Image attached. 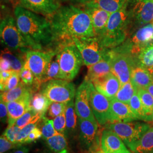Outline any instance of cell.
<instances>
[{"label": "cell", "mask_w": 153, "mask_h": 153, "mask_svg": "<svg viewBox=\"0 0 153 153\" xmlns=\"http://www.w3.org/2000/svg\"></svg>", "instance_id": "6f0895ef"}, {"label": "cell", "mask_w": 153, "mask_h": 153, "mask_svg": "<svg viewBox=\"0 0 153 153\" xmlns=\"http://www.w3.org/2000/svg\"><path fill=\"white\" fill-rule=\"evenodd\" d=\"M149 124L150 125V126H153V119L152 120V121H150V122H149Z\"/></svg>", "instance_id": "db71d44e"}, {"label": "cell", "mask_w": 153, "mask_h": 153, "mask_svg": "<svg viewBox=\"0 0 153 153\" xmlns=\"http://www.w3.org/2000/svg\"><path fill=\"white\" fill-rule=\"evenodd\" d=\"M89 153H105L102 150L100 146V143H94L93 145L88 149Z\"/></svg>", "instance_id": "c3c4849f"}, {"label": "cell", "mask_w": 153, "mask_h": 153, "mask_svg": "<svg viewBox=\"0 0 153 153\" xmlns=\"http://www.w3.org/2000/svg\"><path fill=\"white\" fill-rule=\"evenodd\" d=\"M40 115H42L36 113L34 110L30 108L16 121L14 125L22 129Z\"/></svg>", "instance_id": "74e56055"}, {"label": "cell", "mask_w": 153, "mask_h": 153, "mask_svg": "<svg viewBox=\"0 0 153 153\" xmlns=\"http://www.w3.org/2000/svg\"><path fill=\"white\" fill-rule=\"evenodd\" d=\"M16 25L30 49L43 50L55 43L50 21L21 6L14 9Z\"/></svg>", "instance_id": "7a4b0ae2"}, {"label": "cell", "mask_w": 153, "mask_h": 153, "mask_svg": "<svg viewBox=\"0 0 153 153\" xmlns=\"http://www.w3.org/2000/svg\"><path fill=\"white\" fill-rule=\"evenodd\" d=\"M0 117L1 120L3 123H5L8 121V110L7 104L1 101L0 102Z\"/></svg>", "instance_id": "f6af8a7d"}, {"label": "cell", "mask_w": 153, "mask_h": 153, "mask_svg": "<svg viewBox=\"0 0 153 153\" xmlns=\"http://www.w3.org/2000/svg\"><path fill=\"white\" fill-rule=\"evenodd\" d=\"M61 79L60 68L57 56L56 55L52 59L42 79V84L52 79Z\"/></svg>", "instance_id": "836d02e7"}, {"label": "cell", "mask_w": 153, "mask_h": 153, "mask_svg": "<svg viewBox=\"0 0 153 153\" xmlns=\"http://www.w3.org/2000/svg\"><path fill=\"white\" fill-rule=\"evenodd\" d=\"M91 83L84 79L76 90L75 95V109L79 118L96 121L90 103Z\"/></svg>", "instance_id": "4fadbf2b"}, {"label": "cell", "mask_w": 153, "mask_h": 153, "mask_svg": "<svg viewBox=\"0 0 153 153\" xmlns=\"http://www.w3.org/2000/svg\"><path fill=\"white\" fill-rule=\"evenodd\" d=\"M66 104L59 102H52L48 109V115L51 118H55L65 112Z\"/></svg>", "instance_id": "f35d334b"}, {"label": "cell", "mask_w": 153, "mask_h": 153, "mask_svg": "<svg viewBox=\"0 0 153 153\" xmlns=\"http://www.w3.org/2000/svg\"><path fill=\"white\" fill-rule=\"evenodd\" d=\"M53 121L55 130L58 133L65 135L66 128V121L65 112L55 117Z\"/></svg>", "instance_id": "60d3db41"}, {"label": "cell", "mask_w": 153, "mask_h": 153, "mask_svg": "<svg viewBox=\"0 0 153 153\" xmlns=\"http://www.w3.org/2000/svg\"><path fill=\"white\" fill-rule=\"evenodd\" d=\"M146 90L152 95V96L153 97V81L149 85V86L146 88Z\"/></svg>", "instance_id": "816d5d0a"}, {"label": "cell", "mask_w": 153, "mask_h": 153, "mask_svg": "<svg viewBox=\"0 0 153 153\" xmlns=\"http://www.w3.org/2000/svg\"><path fill=\"white\" fill-rule=\"evenodd\" d=\"M126 1L127 0H90L88 2L98 6L110 13H112L122 8Z\"/></svg>", "instance_id": "1f68e13d"}, {"label": "cell", "mask_w": 153, "mask_h": 153, "mask_svg": "<svg viewBox=\"0 0 153 153\" xmlns=\"http://www.w3.org/2000/svg\"><path fill=\"white\" fill-rule=\"evenodd\" d=\"M131 81L136 90L146 89L153 81V74L148 69L136 66L131 71Z\"/></svg>", "instance_id": "7402d4cb"}, {"label": "cell", "mask_w": 153, "mask_h": 153, "mask_svg": "<svg viewBox=\"0 0 153 153\" xmlns=\"http://www.w3.org/2000/svg\"><path fill=\"white\" fill-rule=\"evenodd\" d=\"M0 36L1 43L6 48L23 52L31 49L18 27L16 19L13 16H7L1 19Z\"/></svg>", "instance_id": "5b68a950"}, {"label": "cell", "mask_w": 153, "mask_h": 153, "mask_svg": "<svg viewBox=\"0 0 153 153\" xmlns=\"http://www.w3.org/2000/svg\"><path fill=\"white\" fill-rule=\"evenodd\" d=\"M90 103L93 114L100 126L109 123L110 100L98 92L94 88L93 83L91 85Z\"/></svg>", "instance_id": "5bb4252c"}, {"label": "cell", "mask_w": 153, "mask_h": 153, "mask_svg": "<svg viewBox=\"0 0 153 153\" xmlns=\"http://www.w3.org/2000/svg\"><path fill=\"white\" fill-rule=\"evenodd\" d=\"M109 50L108 54L103 60L88 67V73L85 79L92 82L99 78L104 76L111 72V55L109 53Z\"/></svg>", "instance_id": "603a6c76"}, {"label": "cell", "mask_w": 153, "mask_h": 153, "mask_svg": "<svg viewBox=\"0 0 153 153\" xmlns=\"http://www.w3.org/2000/svg\"><path fill=\"white\" fill-rule=\"evenodd\" d=\"M42 136V132L39 129V128L36 126L28 134L27 137L25 140L24 143H28L33 142L37 140H39Z\"/></svg>", "instance_id": "ee69618b"}, {"label": "cell", "mask_w": 153, "mask_h": 153, "mask_svg": "<svg viewBox=\"0 0 153 153\" xmlns=\"http://www.w3.org/2000/svg\"><path fill=\"white\" fill-rule=\"evenodd\" d=\"M66 128L65 134L68 136L76 129V115L74 99L66 104L65 112Z\"/></svg>", "instance_id": "f546056e"}, {"label": "cell", "mask_w": 153, "mask_h": 153, "mask_svg": "<svg viewBox=\"0 0 153 153\" xmlns=\"http://www.w3.org/2000/svg\"><path fill=\"white\" fill-rule=\"evenodd\" d=\"M57 57L60 68L61 79L73 80L84 64L82 55L74 42L57 44Z\"/></svg>", "instance_id": "277c9868"}, {"label": "cell", "mask_w": 153, "mask_h": 153, "mask_svg": "<svg viewBox=\"0 0 153 153\" xmlns=\"http://www.w3.org/2000/svg\"><path fill=\"white\" fill-rule=\"evenodd\" d=\"M106 126L107 129L115 132L129 149L137 143L150 128L149 124L134 121L108 123Z\"/></svg>", "instance_id": "8992f818"}, {"label": "cell", "mask_w": 153, "mask_h": 153, "mask_svg": "<svg viewBox=\"0 0 153 153\" xmlns=\"http://www.w3.org/2000/svg\"><path fill=\"white\" fill-rule=\"evenodd\" d=\"M109 53L111 72L119 79L121 85L130 81L132 69L137 63L134 57L128 53L116 52L112 49L109 50Z\"/></svg>", "instance_id": "7c38bea8"}, {"label": "cell", "mask_w": 153, "mask_h": 153, "mask_svg": "<svg viewBox=\"0 0 153 153\" xmlns=\"http://www.w3.org/2000/svg\"><path fill=\"white\" fill-rule=\"evenodd\" d=\"M0 69L1 71H11V65L9 61L4 57L1 56L0 59Z\"/></svg>", "instance_id": "7dc6e473"}, {"label": "cell", "mask_w": 153, "mask_h": 153, "mask_svg": "<svg viewBox=\"0 0 153 153\" xmlns=\"http://www.w3.org/2000/svg\"><path fill=\"white\" fill-rule=\"evenodd\" d=\"M14 71H0V87H2L7 81V80L11 76Z\"/></svg>", "instance_id": "bcb514c9"}, {"label": "cell", "mask_w": 153, "mask_h": 153, "mask_svg": "<svg viewBox=\"0 0 153 153\" xmlns=\"http://www.w3.org/2000/svg\"><path fill=\"white\" fill-rule=\"evenodd\" d=\"M136 91V88H134L130 81L124 85H121L120 88L116 94L114 98L123 103L129 104L133 95Z\"/></svg>", "instance_id": "d6a6232c"}, {"label": "cell", "mask_w": 153, "mask_h": 153, "mask_svg": "<svg viewBox=\"0 0 153 153\" xmlns=\"http://www.w3.org/2000/svg\"><path fill=\"white\" fill-rule=\"evenodd\" d=\"M41 93L51 102L67 104L74 99L76 88L72 82L65 79H52L42 84Z\"/></svg>", "instance_id": "ba28073f"}, {"label": "cell", "mask_w": 153, "mask_h": 153, "mask_svg": "<svg viewBox=\"0 0 153 153\" xmlns=\"http://www.w3.org/2000/svg\"><path fill=\"white\" fill-rule=\"evenodd\" d=\"M130 149L133 153H153V126Z\"/></svg>", "instance_id": "cb8c5ba5"}, {"label": "cell", "mask_w": 153, "mask_h": 153, "mask_svg": "<svg viewBox=\"0 0 153 153\" xmlns=\"http://www.w3.org/2000/svg\"><path fill=\"white\" fill-rule=\"evenodd\" d=\"M49 21L57 45L73 42L76 38L95 36L90 16L82 8L74 5L61 6Z\"/></svg>", "instance_id": "6da1fadb"}, {"label": "cell", "mask_w": 153, "mask_h": 153, "mask_svg": "<svg viewBox=\"0 0 153 153\" xmlns=\"http://www.w3.org/2000/svg\"><path fill=\"white\" fill-rule=\"evenodd\" d=\"M137 65L148 69L153 68V43L142 49L137 55Z\"/></svg>", "instance_id": "4dcf8cb0"}, {"label": "cell", "mask_w": 153, "mask_h": 153, "mask_svg": "<svg viewBox=\"0 0 153 153\" xmlns=\"http://www.w3.org/2000/svg\"><path fill=\"white\" fill-rule=\"evenodd\" d=\"M153 43V25L150 22L139 28L123 44L112 49L116 52L125 53L134 57Z\"/></svg>", "instance_id": "30bf717a"}, {"label": "cell", "mask_w": 153, "mask_h": 153, "mask_svg": "<svg viewBox=\"0 0 153 153\" xmlns=\"http://www.w3.org/2000/svg\"><path fill=\"white\" fill-rule=\"evenodd\" d=\"M137 120L131 111L129 104L123 103L115 98L110 100L108 123L115 122L127 123Z\"/></svg>", "instance_id": "e0dca14e"}, {"label": "cell", "mask_w": 153, "mask_h": 153, "mask_svg": "<svg viewBox=\"0 0 153 153\" xmlns=\"http://www.w3.org/2000/svg\"><path fill=\"white\" fill-rule=\"evenodd\" d=\"M42 120L43 121V125L41 131L42 132V136L45 140L59 133L55 130L52 120H49L44 116L42 117Z\"/></svg>", "instance_id": "8d00e7d4"}, {"label": "cell", "mask_w": 153, "mask_h": 153, "mask_svg": "<svg viewBox=\"0 0 153 153\" xmlns=\"http://www.w3.org/2000/svg\"><path fill=\"white\" fill-rule=\"evenodd\" d=\"M19 146V145L11 142L3 135L0 137V153H4L11 149Z\"/></svg>", "instance_id": "7bdbcfd3"}, {"label": "cell", "mask_w": 153, "mask_h": 153, "mask_svg": "<svg viewBox=\"0 0 153 153\" xmlns=\"http://www.w3.org/2000/svg\"><path fill=\"white\" fill-rule=\"evenodd\" d=\"M28 93H33L31 88L24 85L21 81L16 88L1 93V101L6 103L15 101Z\"/></svg>", "instance_id": "d4e9b609"}, {"label": "cell", "mask_w": 153, "mask_h": 153, "mask_svg": "<svg viewBox=\"0 0 153 153\" xmlns=\"http://www.w3.org/2000/svg\"><path fill=\"white\" fill-rule=\"evenodd\" d=\"M56 54V49L47 51L28 49L25 53L26 61L24 66L33 72L36 81L41 86L49 63Z\"/></svg>", "instance_id": "9c48e42d"}, {"label": "cell", "mask_w": 153, "mask_h": 153, "mask_svg": "<svg viewBox=\"0 0 153 153\" xmlns=\"http://www.w3.org/2000/svg\"><path fill=\"white\" fill-rule=\"evenodd\" d=\"M61 0H20L24 8L44 16H52L61 7Z\"/></svg>", "instance_id": "2e32d148"}, {"label": "cell", "mask_w": 153, "mask_h": 153, "mask_svg": "<svg viewBox=\"0 0 153 153\" xmlns=\"http://www.w3.org/2000/svg\"><path fill=\"white\" fill-rule=\"evenodd\" d=\"M129 104L133 114L135 116L137 120L144 121L146 122V117L145 111L137 91L133 95Z\"/></svg>", "instance_id": "e575fe53"}, {"label": "cell", "mask_w": 153, "mask_h": 153, "mask_svg": "<svg viewBox=\"0 0 153 153\" xmlns=\"http://www.w3.org/2000/svg\"><path fill=\"white\" fill-rule=\"evenodd\" d=\"M79 140L83 148L89 149L95 141L98 133V126L97 121L79 118Z\"/></svg>", "instance_id": "ffe728a7"}, {"label": "cell", "mask_w": 153, "mask_h": 153, "mask_svg": "<svg viewBox=\"0 0 153 153\" xmlns=\"http://www.w3.org/2000/svg\"><path fill=\"white\" fill-rule=\"evenodd\" d=\"M126 5L131 25L142 26L152 21L153 0H127Z\"/></svg>", "instance_id": "8fae6325"}, {"label": "cell", "mask_w": 153, "mask_h": 153, "mask_svg": "<svg viewBox=\"0 0 153 153\" xmlns=\"http://www.w3.org/2000/svg\"><path fill=\"white\" fill-rule=\"evenodd\" d=\"M43 117V116L42 115L39 116L35 119H34L30 123L21 129L16 138V143L17 144L21 146V145L24 143V141L27 137L28 134L36 126H37L39 123L40 121V120Z\"/></svg>", "instance_id": "d590c367"}, {"label": "cell", "mask_w": 153, "mask_h": 153, "mask_svg": "<svg viewBox=\"0 0 153 153\" xmlns=\"http://www.w3.org/2000/svg\"><path fill=\"white\" fill-rule=\"evenodd\" d=\"M21 128L16 126H8L3 133V136L9 140L10 141L16 143V138L21 131Z\"/></svg>", "instance_id": "b9f144b4"}, {"label": "cell", "mask_w": 153, "mask_h": 153, "mask_svg": "<svg viewBox=\"0 0 153 153\" xmlns=\"http://www.w3.org/2000/svg\"><path fill=\"white\" fill-rule=\"evenodd\" d=\"M81 6L91 19L95 36L100 37L104 33L111 13L88 2Z\"/></svg>", "instance_id": "9a60e30c"}, {"label": "cell", "mask_w": 153, "mask_h": 153, "mask_svg": "<svg viewBox=\"0 0 153 153\" xmlns=\"http://www.w3.org/2000/svg\"><path fill=\"white\" fill-rule=\"evenodd\" d=\"M90 0H61L62 2H70L72 4H78L80 5L84 4L86 2H88Z\"/></svg>", "instance_id": "681fc988"}, {"label": "cell", "mask_w": 153, "mask_h": 153, "mask_svg": "<svg viewBox=\"0 0 153 153\" xmlns=\"http://www.w3.org/2000/svg\"><path fill=\"white\" fill-rule=\"evenodd\" d=\"M88 153H89V152H88Z\"/></svg>", "instance_id": "680465c9"}, {"label": "cell", "mask_w": 153, "mask_h": 153, "mask_svg": "<svg viewBox=\"0 0 153 153\" xmlns=\"http://www.w3.org/2000/svg\"><path fill=\"white\" fill-rule=\"evenodd\" d=\"M73 42L82 55L84 64L88 67L103 60L109 50L103 47L96 36L74 38Z\"/></svg>", "instance_id": "52a82bcc"}, {"label": "cell", "mask_w": 153, "mask_h": 153, "mask_svg": "<svg viewBox=\"0 0 153 153\" xmlns=\"http://www.w3.org/2000/svg\"><path fill=\"white\" fill-rule=\"evenodd\" d=\"M131 26L125 4L120 10L111 14L104 33L98 38L104 47L114 49L126 41Z\"/></svg>", "instance_id": "3957f363"}, {"label": "cell", "mask_w": 153, "mask_h": 153, "mask_svg": "<svg viewBox=\"0 0 153 153\" xmlns=\"http://www.w3.org/2000/svg\"><path fill=\"white\" fill-rule=\"evenodd\" d=\"M15 52L5 48L2 51L1 56L4 57L9 61L12 71L19 73L24 66L26 58L23 59L22 56Z\"/></svg>", "instance_id": "484cf974"}, {"label": "cell", "mask_w": 153, "mask_h": 153, "mask_svg": "<svg viewBox=\"0 0 153 153\" xmlns=\"http://www.w3.org/2000/svg\"><path fill=\"white\" fill-rule=\"evenodd\" d=\"M49 149L55 153H68V142L65 135L59 133L46 140Z\"/></svg>", "instance_id": "83f0119b"}, {"label": "cell", "mask_w": 153, "mask_h": 153, "mask_svg": "<svg viewBox=\"0 0 153 153\" xmlns=\"http://www.w3.org/2000/svg\"><path fill=\"white\" fill-rule=\"evenodd\" d=\"M28 153V149L26 147H21L18 149L16 150L15 152L13 153Z\"/></svg>", "instance_id": "f907efd6"}, {"label": "cell", "mask_w": 153, "mask_h": 153, "mask_svg": "<svg viewBox=\"0 0 153 153\" xmlns=\"http://www.w3.org/2000/svg\"><path fill=\"white\" fill-rule=\"evenodd\" d=\"M151 23H152V24H153V20H152V22H151Z\"/></svg>", "instance_id": "9f6ffc18"}, {"label": "cell", "mask_w": 153, "mask_h": 153, "mask_svg": "<svg viewBox=\"0 0 153 153\" xmlns=\"http://www.w3.org/2000/svg\"><path fill=\"white\" fill-rule=\"evenodd\" d=\"M92 83L98 92L109 100L114 98L121 86L120 81L112 72L94 80Z\"/></svg>", "instance_id": "ac0fdd59"}, {"label": "cell", "mask_w": 153, "mask_h": 153, "mask_svg": "<svg viewBox=\"0 0 153 153\" xmlns=\"http://www.w3.org/2000/svg\"><path fill=\"white\" fill-rule=\"evenodd\" d=\"M20 79L21 78H20L19 73L14 71L13 74L7 80L5 83L2 87H0L1 92L8 91L14 88H16L21 82Z\"/></svg>", "instance_id": "ab89813d"}, {"label": "cell", "mask_w": 153, "mask_h": 153, "mask_svg": "<svg viewBox=\"0 0 153 153\" xmlns=\"http://www.w3.org/2000/svg\"><path fill=\"white\" fill-rule=\"evenodd\" d=\"M149 71H151V73H152V74H153V68H152V69H149Z\"/></svg>", "instance_id": "11a10c76"}, {"label": "cell", "mask_w": 153, "mask_h": 153, "mask_svg": "<svg viewBox=\"0 0 153 153\" xmlns=\"http://www.w3.org/2000/svg\"><path fill=\"white\" fill-rule=\"evenodd\" d=\"M33 93H28L16 100L7 103L8 126H14L16 121L30 109Z\"/></svg>", "instance_id": "d6986e66"}, {"label": "cell", "mask_w": 153, "mask_h": 153, "mask_svg": "<svg viewBox=\"0 0 153 153\" xmlns=\"http://www.w3.org/2000/svg\"><path fill=\"white\" fill-rule=\"evenodd\" d=\"M114 153H131V152H129L128 150L126 149H124V150H121L120 151H118V152H116Z\"/></svg>", "instance_id": "f5cc1de1"}, {"label": "cell", "mask_w": 153, "mask_h": 153, "mask_svg": "<svg viewBox=\"0 0 153 153\" xmlns=\"http://www.w3.org/2000/svg\"><path fill=\"white\" fill-rule=\"evenodd\" d=\"M100 146L105 153H114L126 149L124 143L115 132L105 129L102 131Z\"/></svg>", "instance_id": "44dd1931"}, {"label": "cell", "mask_w": 153, "mask_h": 153, "mask_svg": "<svg viewBox=\"0 0 153 153\" xmlns=\"http://www.w3.org/2000/svg\"><path fill=\"white\" fill-rule=\"evenodd\" d=\"M51 102L42 93H35L32 97L30 108L36 113L42 116H45V113L49 108Z\"/></svg>", "instance_id": "4316f807"}, {"label": "cell", "mask_w": 153, "mask_h": 153, "mask_svg": "<svg viewBox=\"0 0 153 153\" xmlns=\"http://www.w3.org/2000/svg\"><path fill=\"white\" fill-rule=\"evenodd\" d=\"M140 98L145 113L146 117V121L149 123L153 119V97L146 89L137 90Z\"/></svg>", "instance_id": "f1b7e54d"}]
</instances>
